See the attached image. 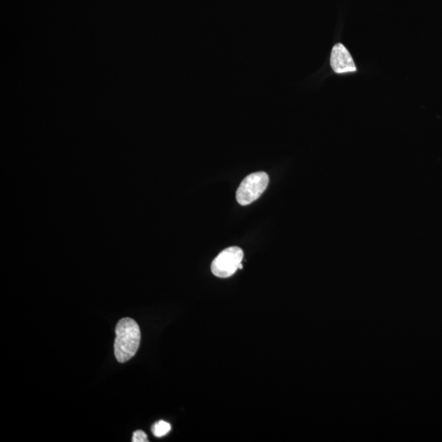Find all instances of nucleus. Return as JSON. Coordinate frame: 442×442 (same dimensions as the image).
<instances>
[{
  "label": "nucleus",
  "instance_id": "obj_1",
  "mask_svg": "<svg viewBox=\"0 0 442 442\" xmlns=\"http://www.w3.org/2000/svg\"><path fill=\"white\" fill-rule=\"evenodd\" d=\"M139 324L130 318L121 319L116 328L114 353L120 363L128 362L136 354L141 344Z\"/></svg>",
  "mask_w": 442,
  "mask_h": 442
},
{
  "label": "nucleus",
  "instance_id": "obj_2",
  "mask_svg": "<svg viewBox=\"0 0 442 442\" xmlns=\"http://www.w3.org/2000/svg\"><path fill=\"white\" fill-rule=\"evenodd\" d=\"M269 184V177L265 173H252L242 180L236 193L239 204L247 206L258 200Z\"/></svg>",
  "mask_w": 442,
  "mask_h": 442
},
{
  "label": "nucleus",
  "instance_id": "obj_3",
  "mask_svg": "<svg viewBox=\"0 0 442 442\" xmlns=\"http://www.w3.org/2000/svg\"><path fill=\"white\" fill-rule=\"evenodd\" d=\"M242 259L243 251L240 247H229L215 257L211 264V272L219 278L232 276L239 269Z\"/></svg>",
  "mask_w": 442,
  "mask_h": 442
},
{
  "label": "nucleus",
  "instance_id": "obj_4",
  "mask_svg": "<svg viewBox=\"0 0 442 442\" xmlns=\"http://www.w3.org/2000/svg\"><path fill=\"white\" fill-rule=\"evenodd\" d=\"M330 65L337 74L348 73L356 71L353 57L344 44L338 43L332 49Z\"/></svg>",
  "mask_w": 442,
  "mask_h": 442
},
{
  "label": "nucleus",
  "instance_id": "obj_5",
  "mask_svg": "<svg viewBox=\"0 0 442 442\" xmlns=\"http://www.w3.org/2000/svg\"><path fill=\"white\" fill-rule=\"evenodd\" d=\"M170 430V423L163 421L156 423L152 427V434L156 437H162L168 434Z\"/></svg>",
  "mask_w": 442,
  "mask_h": 442
},
{
  "label": "nucleus",
  "instance_id": "obj_6",
  "mask_svg": "<svg viewBox=\"0 0 442 442\" xmlns=\"http://www.w3.org/2000/svg\"><path fill=\"white\" fill-rule=\"evenodd\" d=\"M133 442H148V436L143 431H136L133 434Z\"/></svg>",
  "mask_w": 442,
  "mask_h": 442
}]
</instances>
